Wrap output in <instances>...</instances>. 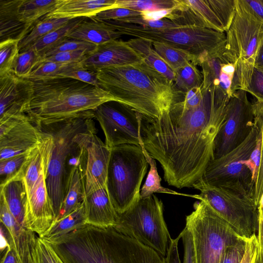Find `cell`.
<instances>
[{"label":"cell","mask_w":263,"mask_h":263,"mask_svg":"<svg viewBox=\"0 0 263 263\" xmlns=\"http://www.w3.org/2000/svg\"><path fill=\"white\" fill-rule=\"evenodd\" d=\"M246 238H243L236 244L226 250L221 263H240L246 247Z\"/></svg>","instance_id":"50"},{"label":"cell","mask_w":263,"mask_h":263,"mask_svg":"<svg viewBox=\"0 0 263 263\" xmlns=\"http://www.w3.org/2000/svg\"><path fill=\"white\" fill-rule=\"evenodd\" d=\"M1 263H20L15 250L10 245L6 247V251L1 259Z\"/></svg>","instance_id":"57"},{"label":"cell","mask_w":263,"mask_h":263,"mask_svg":"<svg viewBox=\"0 0 263 263\" xmlns=\"http://www.w3.org/2000/svg\"><path fill=\"white\" fill-rule=\"evenodd\" d=\"M96 72L101 88L115 102L144 117L158 118L177 100L174 83L144 61L105 68Z\"/></svg>","instance_id":"2"},{"label":"cell","mask_w":263,"mask_h":263,"mask_svg":"<svg viewBox=\"0 0 263 263\" xmlns=\"http://www.w3.org/2000/svg\"><path fill=\"white\" fill-rule=\"evenodd\" d=\"M0 187L1 194L11 214L21 226L27 228L25 221L27 193L24 179L12 180Z\"/></svg>","instance_id":"24"},{"label":"cell","mask_w":263,"mask_h":263,"mask_svg":"<svg viewBox=\"0 0 263 263\" xmlns=\"http://www.w3.org/2000/svg\"><path fill=\"white\" fill-rule=\"evenodd\" d=\"M84 197L83 184L78 158L71 168L66 195L60 213L54 221L65 217L78 208L83 202Z\"/></svg>","instance_id":"25"},{"label":"cell","mask_w":263,"mask_h":263,"mask_svg":"<svg viewBox=\"0 0 263 263\" xmlns=\"http://www.w3.org/2000/svg\"><path fill=\"white\" fill-rule=\"evenodd\" d=\"M254 124L262 135V157L257 182L254 188V198L258 207L263 193V101L256 100L252 103Z\"/></svg>","instance_id":"39"},{"label":"cell","mask_w":263,"mask_h":263,"mask_svg":"<svg viewBox=\"0 0 263 263\" xmlns=\"http://www.w3.org/2000/svg\"><path fill=\"white\" fill-rule=\"evenodd\" d=\"M181 233L184 247L183 263H196L192 234L185 227Z\"/></svg>","instance_id":"51"},{"label":"cell","mask_w":263,"mask_h":263,"mask_svg":"<svg viewBox=\"0 0 263 263\" xmlns=\"http://www.w3.org/2000/svg\"><path fill=\"white\" fill-rule=\"evenodd\" d=\"M95 126L76 135L79 149V162L84 197L106 188L111 148L96 135Z\"/></svg>","instance_id":"13"},{"label":"cell","mask_w":263,"mask_h":263,"mask_svg":"<svg viewBox=\"0 0 263 263\" xmlns=\"http://www.w3.org/2000/svg\"><path fill=\"white\" fill-rule=\"evenodd\" d=\"M201 91L198 107L176 100L157 118L141 115L144 146L160 163L165 181L178 189L193 187L214 159V141L225 118L227 106L216 104L210 88Z\"/></svg>","instance_id":"1"},{"label":"cell","mask_w":263,"mask_h":263,"mask_svg":"<svg viewBox=\"0 0 263 263\" xmlns=\"http://www.w3.org/2000/svg\"><path fill=\"white\" fill-rule=\"evenodd\" d=\"M206 2L220 20L226 32L234 17L236 0H206Z\"/></svg>","instance_id":"40"},{"label":"cell","mask_w":263,"mask_h":263,"mask_svg":"<svg viewBox=\"0 0 263 263\" xmlns=\"http://www.w3.org/2000/svg\"><path fill=\"white\" fill-rule=\"evenodd\" d=\"M102 22L121 35H130L152 43H162L186 51L197 58L199 65L206 59L222 53L226 40L224 32L196 25L152 29L115 20Z\"/></svg>","instance_id":"6"},{"label":"cell","mask_w":263,"mask_h":263,"mask_svg":"<svg viewBox=\"0 0 263 263\" xmlns=\"http://www.w3.org/2000/svg\"><path fill=\"white\" fill-rule=\"evenodd\" d=\"M258 243L257 235L247 239L246 250L240 263H257Z\"/></svg>","instance_id":"52"},{"label":"cell","mask_w":263,"mask_h":263,"mask_svg":"<svg viewBox=\"0 0 263 263\" xmlns=\"http://www.w3.org/2000/svg\"><path fill=\"white\" fill-rule=\"evenodd\" d=\"M1 235L16 251L20 263H36L37 237L34 232L21 226L10 212L3 195L0 194Z\"/></svg>","instance_id":"17"},{"label":"cell","mask_w":263,"mask_h":263,"mask_svg":"<svg viewBox=\"0 0 263 263\" xmlns=\"http://www.w3.org/2000/svg\"><path fill=\"white\" fill-rule=\"evenodd\" d=\"M194 210L186 217V227L193 240L196 263H221L230 246L243 237L206 201L194 204Z\"/></svg>","instance_id":"8"},{"label":"cell","mask_w":263,"mask_h":263,"mask_svg":"<svg viewBox=\"0 0 263 263\" xmlns=\"http://www.w3.org/2000/svg\"><path fill=\"white\" fill-rule=\"evenodd\" d=\"M143 61L141 55L127 42L115 40L98 45L79 64L89 70L96 72L105 68L135 64Z\"/></svg>","instance_id":"19"},{"label":"cell","mask_w":263,"mask_h":263,"mask_svg":"<svg viewBox=\"0 0 263 263\" xmlns=\"http://www.w3.org/2000/svg\"><path fill=\"white\" fill-rule=\"evenodd\" d=\"M67 64L42 60L27 78L31 80H36L58 77Z\"/></svg>","instance_id":"42"},{"label":"cell","mask_w":263,"mask_h":263,"mask_svg":"<svg viewBox=\"0 0 263 263\" xmlns=\"http://www.w3.org/2000/svg\"><path fill=\"white\" fill-rule=\"evenodd\" d=\"M254 126L252 103L247 92L236 91L228 102L223 123L214 141L213 159H218L241 144Z\"/></svg>","instance_id":"12"},{"label":"cell","mask_w":263,"mask_h":263,"mask_svg":"<svg viewBox=\"0 0 263 263\" xmlns=\"http://www.w3.org/2000/svg\"><path fill=\"white\" fill-rule=\"evenodd\" d=\"M35 148L27 153L0 160V186L11 180L23 179L25 168Z\"/></svg>","instance_id":"30"},{"label":"cell","mask_w":263,"mask_h":263,"mask_svg":"<svg viewBox=\"0 0 263 263\" xmlns=\"http://www.w3.org/2000/svg\"><path fill=\"white\" fill-rule=\"evenodd\" d=\"M50 157L44 164L37 180L27 195L25 206L27 227L37 233L41 238L44 236L55 220V215L46 181L47 168Z\"/></svg>","instance_id":"16"},{"label":"cell","mask_w":263,"mask_h":263,"mask_svg":"<svg viewBox=\"0 0 263 263\" xmlns=\"http://www.w3.org/2000/svg\"><path fill=\"white\" fill-rule=\"evenodd\" d=\"M196 65L194 62H189L175 71L173 83L179 91L185 93L194 87H201L203 77Z\"/></svg>","instance_id":"34"},{"label":"cell","mask_w":263,"mask_h":263,"mask_svg":"<svg viewBox=\"0 0 263 263\" xmlns=\"http://www.w3.org/2000/svg\"><path fill=\"white\" fill-rule=\"evenodd\" d=\"M32 81L33 97L25 114L37 126L93 115L101 104L115 102L102 88L72 78Z\"/></svg>","instance_id":"3"},{"label":"cell","mask_w":263,"mask_h":263,"mask_svg":"<svg viewBox=\"0 0 263 263\" xmlns=\"http://www.w3.org/2000/svg\"><path fill=\"white\" fill-rule=\"evenodd\" d=\"M193 187L200 191L197 199L206 201L240 236L256 234L257 206L251 192L240 185H210L200 179Z\"/></svg>","instance_id":"9"},{"label":"cell","mask_w":263,"mask_h":263,"mask_svg":"<svg viewBox=\"0 0 263 263\" xmlns=\"http://www.w3.org/2000/svg\"><path fill=\"white\" fill-rule=\"evenodd\" d=\"M118 214L113 227L116 231L166 255L172 238L164 219L163 203L156 196L140 198Z\"/></svg>","instance_id":"10"},{"label":"cell","mask_w":263,"mask_h":263,"mask_svg":"<svg viewBox=\"0 0 263 263\" xmlns=\"http://www.w3.org/2000/svg\"><path fill=\"white\" fill-rule=\"evenodd\" d=\"M152 45L154 50L174 71L189 62L198 65L197 58L186 51L160 42H154Z\"/></svg>","instance_id":"33"},{"label":"cell","mask_w":263,"mask_h":263,"mask_svg":"<svg viewBox=\"0 0 263 263\" xmlns=\"http://www.w3.org/2000/svg\"><path fill=\"white\" fill-rule=\"evenodd\" d=\"M42 60V58L30 48L19 53L11 72L18 77L27 78Z\"/></svg>","instance_id":"37"},{"label":"cell","mask_w":263,"mask_h":263,"mask_svg":"<svg viewBox=\"0 0 263 263\" xmlns=\"http://www.w3.org/2000/svg\"><path fill=\"white\" fill-rule=\"evenodd\" d=\"M116 1L58 0L53 10L43 18H90L103 10L113 8Z\"/></svg>","instance_id":"22"},{"label":"cell","mask_w":263,"mask_h":263,"mask_svg":"<svg viewBox=\"0 0 263 263\" xmlns=\"http://www.w3.org/2000/svg\"><path fill=\"white\" fill-rule=\"evenodd\" d=\"M23 0H0V41H21L32 29L20 11Z\"/></svg>","instance_id":"21"},{"label":"cell","mask_w":263,"mask_h":263,"mask_svg":"<svg viewBox=\"0 0 263 263\" xmlns=\"http://www.w3.org/2000/svg\"><path fill=\"white\" fill-rule=\"evenodd\" d=\"M86 224L102 228L114 227L118 214L106 188L99 189L84 197Z\"/></svg>","instance_id":"20"},{"label":"cell","mask_w":263,"mask_h":263,"mask_svg":"<svg viewBox=\"0 0 263 263\" xmlns=\"http://www.w3.org/2000/svg\"><path fill=\"white\" fill-rule=\"evenodd\" d=\"M180 0H116L114 8H124L142 12L176 8Z\"/></svg>","instance_id":"35"},{"label":"cell","mask_w":263,"mask_h":263,"mask_svg":"<svg viewBox=\"0 0 263 263\" xmlns=\"http://www.w3.org/2000/svg\"><path fill=\"white\" fill-rule=\"evenodd\" d=\"M97 45L83 41L67 37L60 44L46 53L42 58L62 52L77 50H85L91 52L97 47Z\"/></svg>","instance_id":"43"},{"label":"cell","mask_w":263,"mask_h":263,"mask_svg":"<svg viewBox=\"0 0 263 263\" xmlns=\"http://www.w3.org/2000/svg\"><path fill=\"white\" fill-rule=\"evenodd\" d=\"M85 17H80L70 20L62 26L48 33L37 41L31 48L43 58L47 52L55 48L65 39L68 35L84 20Z\"/></svg>","instance_id":"28"},{"label":"cell","mask_w":263,"mask_h":263,"mask_svg":"<svg viewBox=\"0 0 263 263\" xmlns=\"http://www.w3.org/2000/svg\"><path fill=\"white\" fill-rule=\"evenodd\" d=\"M107 103L93 110L94 118L104 133L105 144L110 148L125 144L140 146L141 114L121 104L118 108Z\"/></svg>","instance_id":"14"},{"label":"cell","mask_w":263,"mask_h":263,"mask_svg":"<svg viewBox=\"0 0 263 263\" xmlns=\"http://www.w3.org/2000/svg\"><path fill=\"white\" fill-rule=\"evenodd\" d=\"M222 53L211 57L200 65L202 68L203 77L201 90L217 87L219 85L221 66L223 63L227 62Z\"/></svg>","instance_id":"36"},{"label":"cell","mask_w":263,"mask_h":263,"mask_svg":"<svg viewBox=\"0 0 263 263\" xmlns=\"http://www.w3.org/2000/svg\"><path fill=\"white\" fill-rule=\"evenodd\" d=\"M93 118L94 114L37 126L50 134L53 140L46 181L55 220L66 195L71 168L79 158V149L74 137L78 133L95 126Z\"/></svg>","instance_id":"4"},{"label":"cell","mask_w":263,"mask_h":263,"mask_svg":"<svg viewBox=\"0 0 263 263\" xmlns=\"http://www.w3.org/2000/svg\"><path fill=\"white\" fill-rule=\"evenodd\" d=\"M245 91L263 101V69L254 66Z\"/></svg>","instance_id":"48"},{"label":"cell","mask_w":263,"mask_h":263,"mask_svg":"<svg viewBox=\"0 0 263 263\" xmlns=\"http://www.w3.org/2000/svg\"><path fill=\"white\" fill-rule=\"evenodd\" d=\"M19 42L7 40L0 42V77L11 72L20 53Z\"/></svg>","instance_id":"38"},{"label":"cell","mask_w":263,"mask_h":263,"mask_svg":"<svg viewBox=\"0 0 263 263\" xmlns=\"http://www.w3.org/2000/svg\"><path fill=\"white\" fill-rule=\"evenodd\" d=\"M86 224L84 202L67 216L54 221L42 238L54 240Z\"/></svg>","instance_id":"27"},{"label":"cell","mask_w":263,"mask_h":263,"mask_svg":"<svg viewBox=\"0 0 263 263\" xmlns=\"http://www.w3.org/2000/svg\"><path fill=\"white\" fill-rule=\"evenodd\" d=\"M91 20V19H90ZM121 36L118 32L102 21L84 20L67 36L97 46L117 40Z\"/></svg>","instance_id":"23"},{"label":"cell","mask_w":263,"mask_h":263,"mask_svg":"<svg viewBox=\"0 0 263 263\" xmlns=\"http://www.w3.org/2000/svg\"><path fill=\"white\" fill-rule=\"evenodd\" d=\"M89 52L77 50L59 52L42 59V60L60 63L71 64L80 63Z\"/></svg>","instance_id":"49"},{"label":"cell","mask_w":263,"mask_h":263,"mask_svg":"<svg viewBox=\"0 0 263 263\" xmlns=\"http://www.w3.org/2000/svg\"><path fill=\"white\" fill-rule=\"evenodd\" d=\"M33 93L32 80L12 72L0 77V120L25 114Z\"/></svg>","instance_id":"18"},{"label":"cell","mask_w":263,"mask_h":263,"mask_svg":"<svg viewBox=\"0 0 263 263\" xmlns=\"http://www.w3.org/2000/svg\"><path fill=\"white\" fill-rule=\"evenodd\" d=\"M258 134V128L254 124L246 140L226 155L210 161L199 179L213 186H242L253 194L252 173L242 162L249 158L254 149Z\"/></svg>","instance_id":"11"},{"label":"cell","mask_w":263,"mask_h":263,"mask_svg":"<svg viewBox=\"0 0 263 263\" xmlns=\"http://www.w3.org/2000/svg\"><path fill=\"white\" fill-rule=\"evenodd\" d=\"M226 36L222 55L235 67L232 92L245 91L263 44V24L243 0H236L234 17Z\"/></svg>","instance_id":"5"},{"label":"cell","mask_w":263,"mask_h":263,"mask_svg":"<svg viewBox=\"0 0 263 263\" xmlns=\"http://www.w3.org/2000/svg\"><path fill=\"white\" fill-rule=\"evenodd\" d=\"M36 263H64L44 239L37 237L35 248Z\"/></svg>","instance_id":"44"},{"label":"cell","mask_w":263,"mask_h":263,"mask_svg":"<svg viewBox=\"0 0 263 263\" xmlns=\"http://www.w3.org/2000/svg\"><path fill=\"white\" fill-rule=\"evenodd\" d=\"M141 12L124 8H113L103 10L90 19L98 21L117 20L124 18L140 16Z\"/></svg>","instance_id":"47"},{"label":"cell","mask_w":263,"mask_h":263,"mask_svg":"<svg viewBox=\"0 0 263 263\" xmlns=\"http://www.w3.org/2000/svg\"><path fill=\"white\" fill-rule=\"evenodd\" d=\"M127 43L141 55L144 62L150 67L174 82L175 71L154 50L152 43L139 38L131 39Z\"/></svg>","instance_id":"26"},{"label":"cell","mask_w":263,"mask_h":263,"mask_svg":"<svg viewBox=\"0 0 263 263\" xmlns=\"http://www.w3.org/2000/svg\"><path fill=\"white\" fill-rule=\"evenodd\" d=\"M140 145L142 149L146 160L148 164L150 165V169L147 174L145 182L143 185L140 191V198L149 197L155 193H165L175 195H182L197 198V195L181 194L161 186L160 183L161 179L157 171L155 159L150 155L144 147L141 136L140 138Z\"/></svg>","instance_id":"29"},{"label":"cell","mask_w":263,"mask_h":263,"mask_svg":"<svg viewBox=\"0 0 263 263\" xmlns=\"http://www.w3.org/2000/svg\"><path fill=\"white\" fill-rule=\"evenodd\" d=\"M262 157V135L258 130L256 146L247 160L242 162L250 170L252 175V181L254 186L257 182ZM254 193V192H253Z\"/></svg>","instance_id":"45"},{"label":"cell","mask_w":263,"mask_h":263,"mask_svg":"<svg viewBox=\"0 0 263 263\" xmlns=\"http://www.w3.org/2000/svg\"><path fill=\"white\" fill-rule=\"evenodd\" d=\"M255 66L263 69V44L256 57L255 62Z\"/></svg>","instance_id":"58"},{"label":"cell","mask_w":263,"mask_h":263,"mask_svg":"<svg viewBox=\"0 0 263 263\" xmlns=\"http://www.w3.org/2000/svg\"><path fill=\"white\" fill-rule=\"evenodd\" d=\"M177 7L169 9L142 11L140 16L143 19L147 21H158L167 18Z\"/></svg>","instance_id":"55"},{"label":"cell","mask_w":263,"mask_h":263,"mask_svg":"<svg viewBox=\"0 0 263 263\" xmlns=\"http://www.w3.org/2000/svg\"><path fill=\"white\" fill-rule=\"evenodd\" d=\"M148 165L141 146L125 144L111 148L106 189L118 214L140 199Z\"/></svg>","instance_id":"7"},{"label":"cell","mask_w":263,"mask_h":263,"mask_svg":"<svg viewBox=\"0 0 263 263\" xmlns=\"http://www.w3.org/2000/svg\"><path fill=\"white\" fill-rule=\"evenodd\" d=\"M47 136L26 114L0 120V160L33 149Z\"/></svg>","instance_id":"15"},{"label":"cell","mask_w":263,"mask_h":263,"mask_svg":"<svg viewBox=\"0 0 263 263\" xmlns=\"http://www.w3.org/2000/svg\"><path fill=\"white\" fill-rule=\"evenodd\" d=\"M70 20L68 18H43L38 22L30 31L18 43L20 53L30 48L39 40L62 26Z\"/></svg>","instance_id":"31"},{"label":"cell","mask_w":263,"mask_h":263,"mask_svg":"<svg viewBox=\"0 0 263 263\" xmlns=\"http://www.w3.org/2000/svg\"><path fill=\"white\" fill-rule=\"evenodd\" d=\"M203 94L201 87H194L185 93L184 100L181 101L184 106L187 108L198 107L201 103Z\"/></svg>","instance_id":"53"},{"label":"cell","mask_w":263,"mask_h":263,"mask_svg":"<svg viewBox=\"0 0 263 263\" xmlns=\"http://www.w3.org/2000/svg\"><path fill=\"white\" fill-rule=\"evenodd\" d=\"M115 21L124 23L134 24L152 29H164L183 26L178 25L167 18H164L158 21H147L143 19L141 16L124 18Z\"/></svg>","instance_id":"46"},{"label":"cell","mask_w":263,"mask_h":263,"mask_svg":"<svg viewBox=\"0 0 263 263\" xmlns=\"http://www.w3.org/2000/svg\"><path fill=\"white\" fill-rule=\"evenodd\" d=\"M59 76L72 78L100 88L97 72L83 67L79 63L67 64Z\"/></svg>","instance_id":"41"},{"label":"cell","mask_w":263,"mask_h":263,"mask_svg":"<svg viewBox=\"0 0 263 263\" xmlns=\"http://www.w3.org/2000/svg\"><path fill=\"white\" fill-rule=\"evenodd\" d=\"M58 0H23L20 11L23 20L32 27L55 8Z\"/></svg>","instance_id":"32"},{"label":"cell","mask_w":263,"mask_h":263,"mask_svg":"<svg viewBox=\"0 0 263 263\" xmlns=\"http://www.w3.org/2000/svg\"><path fill=\"white\" fill-rule=\"evenodd\" d=\"M254 15L263 24V0H243Z\"/></svg>","instance_id":"56"},{"label":"cell","mask_w":263,"mask_h":263,"mask_svg":"<svg viewBox=\"0 0 263 263\" xmlns=\"http://www.w3.org/2000/svg\"><path fill=\"white\" fill-rule=\"evenodd\" d=\"M181 237V232L176 238L171 239L165 257V263H181L178 246L179 240Z\"/></svg>","instance_id":"54"}]
</instances>
